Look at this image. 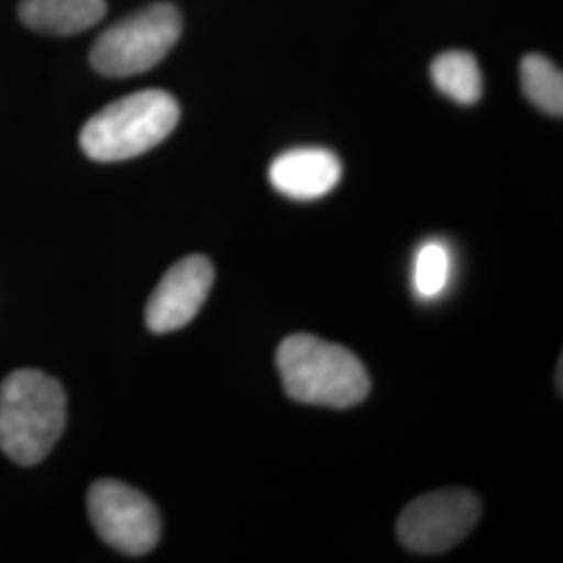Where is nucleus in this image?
<instances>
[{
    "label": "nucleus",
    "instance_id": "f257e3e1",
    "mask_svg": "<svg viewBox=\"0 0 563 563\" xmlns=\"http://www.w3.org/2000/svg\"><path fill=\"white\" fill-rule=\"evenodd\" d=\"M67 420L59 380L41 369H18L0 384V451L20 465L41 463Z\"/></svg>",
    "mask_w": 563,
    "mask_h": 563
},
{
    "label": "nucleus",
    "instance_id": "f03ea898",
    "mask_svg": "<svg viewBox=\"0 0 563 563\" xmlns=\"http://www.w3.org/2000/svg\"><path fill=\"white\" fill-rule=\"evenodd\" d=\"M276 365L286 395L305 405L349 409L369 393V376L360 357L311 334L284 339Z\"/></svg>",
    "mask_w": 563,
    "mask_h": 563
},
{
    "label": "nucleus",
    "instance_id": "7ed1b4c3",
    "mask_svg": "<svg viewBox=\"0 0 563 563\" xmlns=\"http://www.w3.org/2000/svg\"><path fill=\"white\" fill-rule=\"evenodd\" d=\"M180 107L165 90H141L107 104L81 128L80 146L92 162L134 159L162 144L178 125Z\"/></svg>",
    "mask_w": 563,
    "mask_h": 563
},
{
    "label": "nucleus",
    "instance_id": "20e7f679",
    "mask_svg": "<svg viewBox=\"0 0 563 563\" xmlns=\"http://www.w3.org/2000/svg\"><path fill=\"white\" fill-rule=\"evenodd\" d=\"M181 15L157 2L104 30L90 51L92 67L107 78L139 76L159 65L180 41Z\"/></svg>",
    "mask_w": 563,
    "mask_h": 563
},
{
    "label": "nucleus",
    "instance_id": "39448f33",
    "mask_svg": "<svg viewBox=\"0 0 563 563\" xmlns=\"http://www.w3.org/2000/svg\"><path fill=\"white\" fill-rule=\"evenodd\" d=\"M483 501L467 488H443L428 493L402 509L397 537L405 549L422 555H439L476 528Z\"/></svg>",
    "mask_w": 563,
    "mask_h": 563
},
{
    "label": "nucleus",
    "instance_id": "423d86ee",
    "mask_svg": "<svg viewBox=\"0 0 563 563\" xmlns=\"http://www.w3.org/2000/svg\"><path fill=\"white\" fill-rule=\"evenodd\" d=\"M88 516L104 543L125 555H146L162 537V518L141 490L120 481H99L88 490Z\"/></svg>",
    "mask_w": 563,
    "mask_h": 563
},
{
    "label": "nucleus",
    "instance_id": "0eeeda50",
    "mask_svg": "<svg viewBox=\"0 0 563 563\" xmlns=\"http://www.w3.org/2000/svg\"><path fill=\"white\" fill-rule=\"evenodd\" d=\"M216 282L213 263L188 255L172 265L146 302V325L155 334L176 332L192 322Z\"/></svg>",
    "mask_w": 563,
    "mask_h": 563
},
{
    "label": "nucleus",
    "instance_id": "6e6552de",
    "mask_svg": "<svg viewBox=\"0 0 563 563\" xmlns=\"http://www.w3.org/2000/svg\"><path fill=\"white\" fill-rule=\"evenodd\" d=\"M341 159L320 146H302L282 153L269 165L272 186L292 201H316L341 181Z\"/></svg>",
    "mask_w": 563,
    "mask_h": 563
},
{
    "label": "nucleus",
    "instance_id": "1a4fd4ad",
    "mask_svg": "<svg viewBox=\"0 0 563 563\" xmlns=\"http://www.w3.org/2000/svg\"><path fill=\"white\" fill-rule=\"evenodd\" d=\"M20 20L25 27L55 34L74 36L95 27L107 13L104 0H21Z\"/></svg>",
    "mask_w": 563,
    "mask_h": 563
},
{
    "label": "nucleus",
    "instance_id": "9d476101",
    "mask_svg": "<svg viewBox=\"0 0 563 563\" xmlns=\"http://www.w3.org/2000/svg\"><path fill=\"white\" fill-rule=\"evenodd\" d=\"M434 86L460 104H474L483 97V71L474 55L465 51H446L430 65Z\"/></svg>",
    "mask_w": 563,
    "mask_h": 563
},
{
    "label": "nucleus",
    "instance_id": "9b49d317",
    "mask_svg": "<svg viewBox=\"0 0 563 563\" xmlns=\"http://www.w3.org/2000/svg\"><path fill=\"white\" fill-rule=\"evenodd\" d=\"M523 95L549 115L563 113V76L555 63L543 55H526L520 65Z\"/></svg>",
    "mask_w": 563,
    "mask_h": 563
},
{
    "label": "nucleus",
    "instance_id": "f8f14e48",
    "mask_svg": "<svg viewBox=\"0 0 563 563\" xmlns=\"http://www.w3.org/2000/svg\"><path fill=\"white\" fill-rule=\"evenodd\" d=\"M451 278V253L443 242L430 241L423 244L416 257L413 284L422 299H437L443 295Z\"/></svg>",
    "mask_w": 563,
    "mask_h": 563
}]
</instances>
